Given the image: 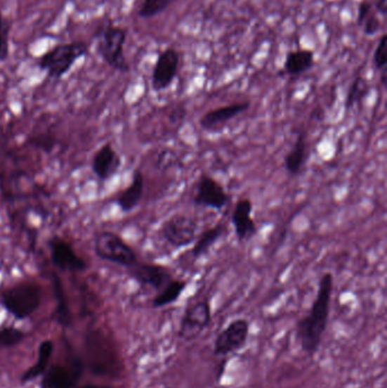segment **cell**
Masks as SVG:
<instances>
[{
    "label": "cell",
    "instance_id": "1",
    "mask_svg": "<svg viewBox=\"0 0 387 388\" xmlns=\"http://www.w3.org/2000/svg\"><path fill=\"white\" fill-rule=\"evenodd\" d=\"M333 292L334 276L327 271L320 276L316 297L308 315L296 323V338L302 351L309 356H315L322 345L329 319Z\"/></svg>",
    "mask_w": 387,
    "mask_h": 388
},
{
    "label": "cell",
    "instance_id": "2",
    "mask_svg": "<svg viewBox=\"0 0 387 388\" xmlns=\"http://www.w3.org/2000/svg\"><path fill=\"white\" fill-rule=\"evenodd\" d=\"M88 51L89 47L84 41L57 44L38 59V66L47 72L48 77L58 79L68 73L77 60L86 56Z\"/></svg>",
    "mask_w": 387,
    "mask_h": 388
},
{
    "label": "cell",
    "instance_id": "3",
    "mask_svg": "<svg viewBox=\"0 0 387 388\" xmlns=\"http://www.w3.org/2000/svg\"><path fill=\"white\" fill-rule=\"evenodd\" d=\"M97 38V51L101 58L116 71L129 73L130 65L124 55L126 30L110 23L101 27Z\"/></svg>",
    "mask_w": 387,
    "mask_h": 388
},
{
    "label": "cell",
    "instance_id": "4",
    "mask_svg": "<svg viewBox=\"0 0 387 388\" xmlns=\"http://www.w3.org/2000/svg\"><path fill=\"white\" fill-rule=\"evenodd\" d=\"M1 302L16 319H25L40 306L41 290L33 283H21L7 288L1 295Z\"/></svg>",
    "mask_w": 387,
    "mask_h": 388
},
{
    "label": "cell",
    "instance_id": "5",
    "mask_svg": "<svg viewBox=\"0 0 387 388\" xmlns=\"http://www.w3.org/2000/svg\"><path fill=\"white\" fill-rule=\"evenodd\" d=\"M93 247L99 258L127 269L139 262L136 251L121 236L110 231L99 233L93 241Z\"/></svg>",
    "mask_w": 387,
    "mask_h": 388
},
{
    "label": "cell",
    "instance_id": "6",
    "mask_svg": "<svg viewBox=\"0 0 387 388\" xmlns=\"http://www.w3.org/2000/svg\"><path fill=\"white\" fill-rule=\"evenodd\" d=\"M199 221L192 216L174 214L164 221L160 234L174 249H183L195 243L198 236Z\"/></svg>",
    "mask_w": 387,
    "mask_h": 388
},
{
    "label": "cell",
    "instance_id": "7",
    "mask_svg": "<svg viewBox=\"0 0 387 388\" xmlns=\"http://www.w3.org/2000/svg\"><path fill=\"white\" fill-rule=\"evenodd\" d=\"M211 321V306L209 301L200 300L186 306L181 318L178 336L184 341H193L198 337Z\"/></svg>",
    "mask_w": 387,
    "mask_h": 388
},
{
    "label": "cell",
    "instance_id": "8",
    "mask_svg": "<svg viewBox=\"0 0 387 388\" xmlns=\"http://www.w3.org/2000/svg\"><path fill=\"white\" fill-rule=\"evenodd\" d=\"M250 334V323L244 318L234 319L214 342V354L226 356L241 350L247 344Z\"/></svg>",
    "mask_w": 387,
    "mask_h": 388
},
{
    "label": "cell",
    "instance_id": "9",
    "mask_svg": "<svg viewBox=\"0 0 387 388\" xmlns=\"http://www.w3.org/2000/svg\"><path fill=\"white\" fill-rule=\"evenodd\" d=\"M231 197L224 186L208 174H204L195 186L192 202L195 206L202 208L223 210L228 206Z\"/></svg>",
    "mask_w": 387,
    "mask_h": 388
},
{
    "label": "cell",
    "instance_id": "10",
    "mask_svg": "<svg viewBox=\"0 0 387 388\" xmlns=\"http://www.w3.org/2000/svg\"><path fill=\"white\" fill-rule=\"evenodd\" d=\"M180 62V53L174 48H167L158 55L151 75V86L154 91H165L171 88L178 77Z\"/></svg>",
    "mask_w": 387,
    "mask_h": 388
},
{
    "label": "cell",
    "instance_id": "11",
    "mask_svg": "<svg viewBox=\"0 0 387 388\" xmlns=\"http://www.w3.org/2000/svg\"><path fill=\"white\" fill-rule=\"evenodd\" d=\"M251 106L250 101H240L218 107L204 112L199 119V125L206 132H219L237 116L242 115Z\"/></svg>",
    "mask_w": 387,
    "mask_h": 388
},
{
    "label": "cell",
    "instance_id": "12",
    "mask_svg": "<svg viewBox=\"0 0 387 388\" xmlns=\"http://www.w3.org/2000/svg\"><path fill=\"white\" fill-rule=\"evenodd\" d=\"M130 275L141 286H147L157 293L162 291L171 280H174L173 273L169 268L158 264H140L129 269Z\"/></svg>",
    "mask_w": 387,
    "mask_h": 388
},
{
    "label": "cell",
    "instance_id": "13",
    "mask_svg": "<svg viewBox=\"0 0 387 388\" xmlns=\"http://www.w3.org/2000/svg\"><path fill=\"white\" fill-rule=\"evenodd\" d=\"M254 203L248 198H241L235 203L231 215V223L239 243H246L258 234V226L254 218Z\"/></svg>",
    "mask_w": 387,
    "mask_h": 388
},
{
    "label": "cell",
    "instance_id": "14",
    "mask_svg": "<svg viewBox=\"0 0 387 388\" xmlns=\"http://www.w3.org/2000/svg\"><path fill=\"white\" fill-rule=\"evenodd\" d=\"M51 261L53 266L63 271H84L86 262L77 256L74 249L67 242L60 238H53L49 242Z\"/></svg>",
    "mask_w": 387,
    "mask_h": 388
},
{
    "label": "cell",
    "instance_id": "15",
    "mask_svg": "<svg viewBox=\"0 0 387 388\" xmlns=\"http://www.w3.org/2000/svg\"><path fill=\"white\" fill-rule=\"evenodd\" d=\"M121 162V157L114 150L112 144L106 143L92 158V172L99 180H110L119 172Z\"/></svg>",
    "mask_w": 387,
    "mask_h": 388
},
{
    "label": "cell",
    "instance_id": "16",
    "mask_svg": "<svg viewBox=\"0 0 387 388\" xmlns=\"http://www.w3.org/2000/svg\"><path fill=\"white\" fill-rule=\"evenodd\" d=\"M82 375V366L75 360L71 370L63 366L56 365L48 369L42 380V388H72Z\"/></svg>",
    "mask_w": 387,
    "mask_h": 388
},
{
    "label": "cell",
    "instance_id": "17",
    "mask_svg": "<svg viewBox=\"0 0 387 388\" xmlns=\"http://www.w3.org/2000/svg\"><path fill=\"white\" fill-rule=\"evenodd\" d=\"M143 193H145V176L141 171L136 169L133 173L130 186L119 194L116 199V203L122 212L125 214L131 212L139 206L143 198Z\"/></svg>",
    "mask_w": 387,
    "mask_h": 388
},
{
    "label": "cell",
    "instance_id": "18",
    "mask_svg": "<svg viewBox=\"0 0 387 388\" xmlns=\"http://www.w3.org/2000/svg\"><path fill=\"white\" fill-rule=\"evenodd\" d=\"M88 354H89L90 363L95 373L106 374L110 370V363L107 361L112 360L110 347L106 344V340L99 334H91L88 341Z\"/></svg>",
    "mask_w": 387,
    "mask_h": 388
},
{
    "label": "cell",
    "instance_id": "19",
    "mask_svg": "<svg viewBox=\"0 0 387 388\" xmlns=\"http://www.w3.org/2000/svg\"><path fill=\"white\" fill-rule=\"evenodd\" d=\"M308 158V141L306 132H300L291 150L284 157V167L287 173L296 176L305 167Z\"/></svg>",
    "mask_w": 387,
    "mask_h": 388
},
{
    "label": "cell",
    "instance_id": "20",
    "mask_svg": "<svg viewBox=\"0 0 387 388\" xmlns=\"http://www.w3.org/2000/svg\"><path fill=\"white\" fill-rule=\"evenodd\" d=\"M315 66V53L309 49H296L287 53L283 72L290 77H300Z\"/></svg>",
    "mask_w": 387,
    "mask_h": 388
},
{
    "label": "cell",
    "instance_id": "21",
    "mask_svg": "<svg viewBox=\"0 0 387 388\" xmlns=\"http://www.w3.org/2000/svg\"><path fill=\"white\" fill-rule=\"evenodd\" d=\"M228 232V226L224 221L209 227L207 230H204L200 235L197 236L193 247L191 249V254L193 259H200L202 257L206 256L211 250V247L216 245L217 242L224 236Z\"/></svg>",
    "mask_w": 387,
    "mask_h": 388
},
{
    "label": "cell",
    "instance_id": "22",
    "mask_svg": "<svg viewBox=\"0 0 387 388\" xmlns=\"http://www.w3.org/2000/svg\"><path fill=\"white\" fill-rule=\"evenodd\" d=\"M188 283L183 280H171V282L157 293L156 297L152 300V306L154 308H164V306H171L180 300L181 295L185 291Z\"/></svg>",
    "mask_w": 387,
    "mask_h": 388
},
{
    "label": "cell",
    "instance_id": "23",
    "mask_svg": "<svg viewBox=\"0 0 387 388\" xmlns=\"http://www.w3.org/2000/svg\"><path fill=\"white\" fill-rule=\"evenodd\" d=\"M51 284H53V295L56 299L57 319L63 326H68L72 321L71 310L68 306L67 297H66L65 290L63 286L62 280L56 273L51 275Z\"/></svg>",
    "mask_w": 387,
    "mask_h": 388
},
{
    "label": "cell",
    "instance_id": "24",
    "mask_svg": "<svg viewBox=\"0 0 387 388\" xmlns=\"http://www.w3.org/2000/svg\"><path fill=\"white\" fill-rule=\"evenodd\" d=\"M369 92L370 84L367 79L362 77H355L352 81L349 91L346 94V103H344L346 112H349L350 109L353 108L357 105L362 103V101L368 97Z\"/></svg>",
    "mask_w": 387,
    "mask_h": 388
},
{
    "label": "cell",
    "instance_id": "25",
    "mask_svg": "<svg viewBox=\"0 0 387 388\" xmlns=\"http://www.w3.org/2000/svg\"><path fill=\"white\" fill-rule=\"evenodd\" d=\"M175 1L178 0H143L140 7L139 16L141 18H155L160 13L165 12Z\"/></svg>",
    "mask_w": 387,
    "mask_h": 388
},
{
    "label": "cell",
    "instance_id": "26",
    "mask_svg": "<svg viewBox=\"0 0 387 388\" xmlns=\"http://www.w3.org/2000/svg\"><path fill=\"white\" fill-rule=\"evenodd\" d=\"M11 22L0 12V62H5L9 56V32Z\"/></svg>",
    "mask_w": 387,
    "mask_h": 388
},
{
    "label": "cell",
    "instance_id": "27",
    "mask_svg": "<svg viewBox=\"0 0 387 388\" xmlns=\"http://www.w3.org/2000/svg\"><path fill=\"white\" fill-rule=\"evenodd\" d=\"M374 66L376 70L381 72H387V34L384 33L379 39V44L376 47L375 53H374Z\"/></svg>",
    "mask_w": 387,
    "mask_h": 388
},
{
    "label": "cell",
    "instance_id": "28",
    "mask_svg": "<svg viewBox=\"0 0 387 388\" xmlns=\"http://www.w3.org/2000/svg\"><path fill=\"white\" fill-rule=\"evenodd\" d=\"M24 338V332L18 328L7 327L0 330V347H14Z\"/></svg>",
    "mask_w": 387,
    "mask_h": 388
},
{
    "label": "cell",
    "instance_id": "29",
    "mask_svg": "<svg viewBox=\"0 0 387 388\" xmlns=\"http://www.w3.org/2000/svg\"><path fill=\"white\" fill-rule=\"evenodd\" d=\"M178 157L173 150H163L156 159V167L160 171H167L171 166L178 164Z\"/></svg>",
    "mask_w": 387,
    "mask_h": 388
},
{
    "label": "cell",
    "instance_id": "30",
    "mask_svg": "<svg viewBox=\"0 0 387 388\" xmlns=\"http://www.w3.org/2000/svg\"><path fill=\"white\" fill-rule=\"evenodd\" d=\"M53 352V344L51 341L42 342L38 350V362L47 367Z\"/></svg>",
    "mask_w": 387,
    "mask_h": 388
},
{
    "label": "cell",
    "instance_id": "31",
    "mask_svg": "<svg viewBox=\"0 0 387 388\" xmlns=\"http://www.w3.org/2000/svg\"><path fill=\"white\" fill-rule=\"evenodd\" d=\"M364 33L366 36L372 37L377 34L379 29H381V21L376 15L370 14L368 18L365 20L364 24Z\"/></svg>",
    "mask_w": 387,
    "mask_h": 388
},
{
    "label": "cell",
    "instance_id": "32",
    "mask_svg": "<svg viewBox=\"0 0 387 388\" xmlns=\"http://www.w3.org/2000/svg\"><path fill=\"white\" fill-rule=\"evenodd\" d=\"M186 115H188V110H186L185 106L178 105L169 112V122L173 125H181L185 121Z\"/></svg>",
    "mask_w": 387,
    "mask_h": 388
},
{
    "label": "cell",
    "instance_id": "33",
    "mask_svg": "<svg viewBox=\"0 0 387 388\" xmlns=\"http://www.w3.org/2000/svg\"><path fill=\"white\" fill-rule=\"evenodd\" d=\"M372 4L368 0H364L359 4V7H358V15H357V23L359 27L364 24L365 20H366L368 16H369L370 13H372Z\"/></svg>",
    "mask_w": 387,
    "mask_h": 388
},
{
    "label": "cell",
    "instance_id": "34",
    "mask_svg": "<svg viewBox=\"0 0 387 388\" xmlns=\"http://www.w3.org/2000/svg\"><path fill=\"white\" fill-rule=\"evenodd\" d=\"M375 8L379 14L385 16L387 14V0H375Z\"/></svg>",
    "mask_w": 387,
    "mask_h": 388
},
{
    "label": "cell",
    "instance_id": "35",
    "mask_svg": "<svg viewBox=\"0 0 387 388\" xmlns=\"http://www.w3.org/2000/svg\"><path fill=\"white\" fill-rule=\"evenodd\" d=\"M226 362H228L226 359L222 361V365H221V368H219L218 376H217V382H219L221 378H222L223 374H225V366H226Z\"/></svg>",
    "mask_w": 387,
    "mask_h": 388
},
{
    "label": "cell",
    "instance_id": "36",
    "mask_svg": "<svg viewBox=\"0 0 387 388\" xmlns=\"http://www.w3.org/2000/svg\"><path fill=\"white\" fill-rule=\"evenodd\" d=\"M80 388H106V387H103V386H97V385H84Z\"/></svg>",
    "mask_w": 387,
    "mask_h": 388
}]
</instances>
